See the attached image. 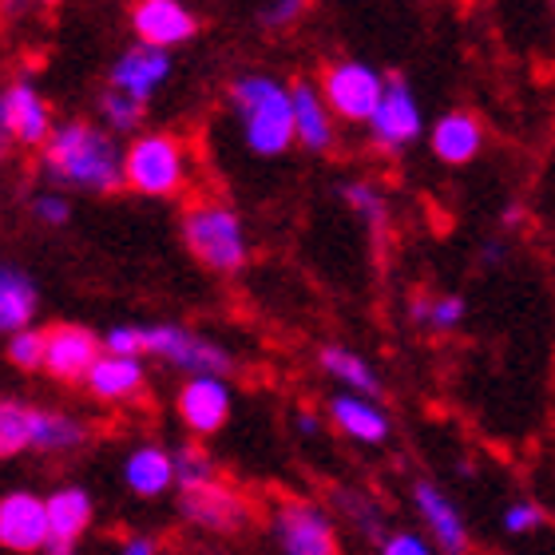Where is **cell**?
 I'll return each mask as SVG.
<instances>
[{"mask_svg": "<svg viewBox=\"0 0 555 555\" xmlns=\"http://www.w3.org/2000/svg\"><path fill=\"white\" fill-rule=\"evenodd\" d=\"M124 151L107 128H95L88 119L56 124L52 139L44 143V175L60 186L92 191V195H112L124 186Z\"/></svg>", "mask_w": 555, "mask_h": 555, "instance_id": "cell-1", "label": "cell"}, {"mask_svg": "<svg viewBox=\"0 0 555 555\" xmlns=\"http://www.w3.org/2000/svg\"><path fill=\"white\" fill-rule=\"evenodd\" d=\"M227 104H231L243 143L258 159H278L294 147L298 128H294V95L289 83L274 80L267 72H246L234 76L227 88Z\"/></svg>", "mask_w": 555, "mask_h": 555, "instance_id": "cell-2", "label": "cell"}, {"mask_svg": "<svg viewBox=\"0 0 555 555\" xmlns=\"http://www.w3.org/2000/svg\"><path fill=\"white\" fill-rule=\"evenodd\" d=\"M183 246L210 274H234L250 258L243 215L227 203H195L183 210Z\"/></svg>", "mask_w": 555, "mask_h": 555, "instance_id": "cell-3", "label": "cell"}, {"mask_svg": "<svg viewBox=\"0 0 555 555\" xmlns=\"http://www.w3.org/2000/svg\"><path fill=\"white\" fill-rule=\"evenodd\" d=\"M186 143L167 131H143L124 151V186L147 198H171L186 186Z\"/></svg>", "mask_w": 555, "mask_h": 555, "instance_id": "cell-4", "label": "cell"}, {"mask_svg": "<svg viewBox=\"0 0 555 555\" xmlns=\"http://www.w3.org/2000/svg\"><path fill=\"white\" fill-rule=\"evenodd\" d=\"M139 358H159L186 377H227L234 370L231 349L186 325H139Z\"/></svg>", "mask_w": 555, "mask_h": 555, "instance_id": "cell-5", "label": "cell"}, {"mask_svg": "<svg viewBox=\"0 0 555 555\" xmlns=\"http://www.w3.org/2000/svg\"><path fill=\"white\" fill-rule=\"evenodd\" d=\"M385 83H389V76H382L365 60H334L318 72V88H322L325 104L346 124H370L377 104H382Z\"/></svg>", "mask_w": 555, "mask_h": 555, "instance_id": "cell-6", "label": "cell"}, {"mask_svg": "<svg viewBox=\"0 0 555 555\" xmlns=\"http://www.w3.org/2000/svg\"><path fill=\"white\" fill-rule=\"evenodd\" d=\"M270 528L282 555H337L334 520L313 500H282L270 516Z\"/></svg>", "mask_w": 555, "mask_h": 555, "instance_id": "cell-7", "label": "cell"}, {"mask_svg": "<svg viewBox=\"0 0 555 555\" xmlns=\"http://www.w3.org/2000/svg\"><path fill=\"white\" fill-rule=\"evenodd\" d=\"M365 128H370L373 147H382L385 155H397V151L413 147L416 139H421L425 116H421V104H416L405 76H389L382 104H377V112H373V119Z\"/></svg>", "mask_w": 555, "mask_h": 555, "instance_id": "cell-8", "label": "cell"}, {"mask_svg": "<svg viewBox=\"0 0 555 555\" xmlns=\"http://www.w3.org/2000/svg\"><path fill=\"white\" fill-rule=\"evenodd\" d=\"M0 131H4V143H21V147H44L56 124H52V107L40 92H36L33 80H16L4 88L0 95Z\"/></svg>", "mask_w": 555, "mask_h": 555, "instance_id": "cell-9", "label": "cell"}, {"mask_svg": "<svg viewBox=\"0 0 555 555\" xmlns=\"http://www.w3.org/2000/svg\"><path fill=\"white\" fill-rule=\"evenodd\" d=\"M0 547L12 555H36L52 547L44 496L24 492V488L0 496Z\"/></svg>", "mask_w": 555, "mask_h": 555, "instance_id": "cell-10", "label": "cell"}, {"mask_svg": "<svg viewBox=\"0 0 555 555\" xmlns=\"http://www.w3.org/2000/svg\"><path fill=\"white\" fill-rule=\"evenodd\" d=\"M104 358V337H95L88 325H48V358L44 373L60 385H83L95 361Z\"/></svg>", "mask_w": 555, "mask_h": 555, "instance_id": "cell-11", "label": "cell"}, {"mask_svg": "<svg viewBox=\"0 0 555 555\" xmlns=\"http://www.w3.org/2000/svg\"><path fill=\"white\" fill-rule=\"evenodd\" d=\"M128 21L139 44L163 48V52L191 44L198 36V16L186 9L183 0H135Z\"/></svg>", "mask_w": 555, "mask_h": 555, "instance_id": "cell-12", "label": "cell"}, {"mask_svg": "<svg viewBox=\"0 0 555 555\" xmlns=\"http://www.w3.org/2000/svg\"><path fill=\"white\" fill-rule=\"evenodd\" d=\"M231 385L222 377H186L175 393V413L191 437L207 440L231 421Z\"/></svg>", "mask_w": 555, "mask_h": 555, "instance_id": "cell-13", "label": "cell"}, {"mask_svg": "<svg viewBox=\"0 0 555 555\" xmlns=\"http://www.w3.org/2000/svg\"><path fill=\"white\" fill-rule=\"evenodd\" d=\"M179 516L186 524H195L203 532H215V535H231L238 528H246L250 520V504H246L231 485H203V488H191V492H179Z\"/></svg>", "mask_w": 555, "mask_h": 555, "instance_id": "cell-14", "label": "cell"}, {"mask_svg": "<svg viewBox=\"0 0 555 555\" xmlns=\"http://www.w3.org/2000/svg\"><path fill=\"white\" fill-rule=\"evenodd\" d=\"M413 508L440 555H468V524H464L461 508L433 480L413 485Z\"/></svg>", "mask_w": 555, "mask_h": 555, "instance_id": "cell-15", "label": "cell"}, {"mask_svg": "<svg viewBox=\"0 0 555 555\" xmlns=\"http://www.w3.org/2000/svg\"><path fill=\"white\" fill-rule=\"evenodd\" d=\"M428 147L444 167H464L485 147V124L473 112H444L428 128Z\"/></svg>", "mask_w": 555, "mask_h": 555, "instance_id": "cell-16", "label": "cell"}, {"mask_svg": "<svg viewBox=\"0 0 555 555\" xmlns=\"http://www.w3.org/2000/svg\"><path fill=\"white\" fill-rule=\"evenodd\" d=\"M289 95H294V128H298V143L310 155H325L334 147V112L325 104L322 88L313 80H294L289 83Z\"/></svg>", "mask_w": 555, "mask_h": 555, "instance_id": "cell-17", "label": "cell"}, {"mask_svg": "<svg viewBox=\"0 0 555 555\" xmlns=\"http://www.w3.org/2000/svg\"><path fill=\"white\" fill-rule=\"evenodd\" d=\"M167 76H171V52L147 48L135 40L128 52H119L116 68H112V88H119V92H128L147 104Z\"/></svg>", "mask_w": 555, "mask_h": 555, "instance_id": "cell-18", "label": "cell"}, {"mask_svg": "<svg viewBox=\"0 0 555 555\" xmlns=\"http://www.w3.org/2000/svg\"><path fill=\"white\" fill-rule=\"evenodd\" d=\"M330 421L341 437L358 440V444H385L389 440V416H385L382 401L361 393H334L330 397Z\"/></svg>", "mask_w": 555, "mask_h": 555, "instance_id": "cell-19", "label": "cell"}, {"mask_svg": "<svg viewBox=\"0 0 555 555\" xmlns=\"http://www.w3.org/2000/svg\"><path fill=\"white\" fill-rule=\"evenodd\" d=\"M143 385H147L143 361L128 358V353H107L104 349V358L95 361V370L88 373L83 389L95 401H104V405H124V401H135L143 393Z\"/></svg>", "mask_w": 555, "mask_h": 555, "instance_id": "cell-20", "label": "cell"}, {"mask_svg": "<svg viewBox=\"0 0 555 555\" xmlns=\"http://www.w3.org/2000/svg\"><path fill=\"white\" fill-rule=\"evenodd\" d=\"M48 504V528H52V547H76L88 535L95 520V504L88 488L64 485L44 496Z\"/></svg>", "mask_w": 555, "mask_h": 555, "instance_id": "cell-21", "label": "cell"}, {"mask_svg": "<svg viewBox=\"0 0 555 555\" xmlns=\"http://www.w3.org/2000/svg\"><path fill=\"white\" fill-rule=\"evenodd\" d=\"M124 485L139 500H159L175 488V452L163 444H139L124 456Z\"/></svg>", "mask_w": 555, "mask_h": 555, "instance_id": "cell-22", "label": "cell"}, {"mask_svg": "<svg viewBox=\"0 0 555 555\" xmlns=\"http://www.w3.org/2000/svg\"><path fill=\"white\" fill-rule=\"evenodd\" d=\"M88 440V425L80 416L56 409H28V452H76Z\"/></svg>", "mask_w": 555, "mask_h": 555, "instance_id": "cell-23", "label": "cell"}, {"mask_svg": "<svg viewBox=\"0 0 555 555\" xmlns=\"http://www.w3.org/2000/svg\"><path fill=\"white\" fill-rule=\"evenodd\" d=\"M318 365H322L325 377H334L346 393H361V397H373V401H382L385 385L382 377H377V370H373L370 361L361 358V353H353V349L346 346H322L318 349Z\"/></svg>", "mask_w": 555, "mask_h": 555, "instance_id": "cell-24", "label": "cell"}, {"mask_svg": "<svg viewBox=\"0 0 555 555\" xmlns=\"http://www.w3.org/2000/svg\"><path fill=\"white\" fill-rule=\"evenodd\" d=\"M36 306H40V294H36L33 278L24 274L21 267L0 270V330L4 334L28 330L36 318Z\"/></svg>", "mask_w": 555, "mask_h": 555, "instance_id": "cell-25", "label": "cell"}, {"mask_svg": "<svg viewBox=\"0 0 555 555\" xmlns=\"http://www.w3.org/2000/svg\"><path fill=\"white\" fill-rule=\"evenodd\" d=\"M175 452V488L179 492H191V488L215 485L219 480V468H215V456H210L198 440H186Z\"/></svg>", "mask_w": 555, "mask_h": 555, "instance_id": "cell-26", "label": "cell"}, {"mask_svg": "<svg viewBox=\"0 0 555 555\" xmlns=\"http://www.w3.org/2000/svg\"><path fill=\"white\" fill-rule=\"evenodd\" d=\"M341 198H346V207L358 219H365V227L373 234H382L389 227V203H385L377 183H370V179H349V183H341Z\"/></svg>", "mask_w": 555, "mask_h": 555, "instance_id": "cell-27", "label": "cell"}, {"mask_svg": "<svg viewBox=\"0 0 555 555\" xmlns=\"http://www.w3.org/2000/svg\"><path fill=\"white\" fill-rule=\"evenodd\" d=\"M337 508L346 512L349 520H353V528H358L365 540H373L377 547L385 544V535H389L385 532V516L365 492H349V488H341V492H337Z\"/></svg>", "mask_w": 555, "mask_h": 555, "instance_id": "cell-28", "label": "cell"}, {"mask_svg": "<svg viewBox=\"0 0 555 555\" xmlns=\"http://www.w3.org/2000/svg\"><path fill=\"white\" fill-rule=\"evenodd\" d=\"M4 358H9L12 370L21 373H36L44 370V358H48V330H21V334H9V346H4Z\"/></svg>", "mask_w": 555, "mask_h": 555, "instance_id": "cell-29", "label": "cell"}, {"mask_svg": "<svg viewBox=\"0 0 555 555\" xmlns=\"http://www.w3.org/2000/svg\"><path fill=\"white\" fill-rule=\"evenodd\" d=\"M28 409L33 405L12 401V397L0 401V456H4V461L28 452Z\"/></svg>", "mask_w": 555, "mask_h": 555, "instance_id": "cell-30", "label": "cell"}, {"mask_svg": "<svg viewBox=\"0 0 555 555\" xmlns=\"http://www.w3.org/2000/svg\"><path fill=\"white\" fill-rule=\"evenodd\" d=\"M100 119L107 124V131H135L143 124V100L119 92V88H107L100 95Z\"/></svg>", "mask_w": 555, "mask_h": 555, "instance_id": "cell-31", "label": "cell"}, {"mask_svg": "<svg viewBox=\"0 0 555 555\" xmlns=\"http://www.w3.org/2000/svg\"><path fill=\"white\" fill-rule=\"evenodd\" d=\"M504 532L508 535H532V532H540L547 524V516H544V508L540 504H532V500H516V504H508L504 508Z\"/></svg>", "mask_w": 555, "mask_h": 555, "instance_id": "cell-32", "label": "cell"}, {"mask_svg": "<svg viewBox=\"0 0 555 555\" xmlns=\"http://www.w3.org/2000/svg\"><path fill=\"white\" fill-rule=\"evenodd\" d=\"M464 313H468V306H464L461 294L433 298V306H428V330H437V334H452V330L464 322Z\"/></svg>", "mask_w": 555, "mask_h": 555, "instance_id": "cell-33", "label": "cell"}, {"mask_svg": "<svg viewBox=\"0 0 555 555\" xmlns=\"http://www.w3.org/2000/svg\"><path fill=\"white\" fill-rule=\"evenodd\" d=\"M33 215L40 222H48V227H64V222L72 219V203H68V195H60V191H40V195L33 198Z\"/></svg>", "mask_w": 555, "mask_h": 555, "instance_id": "cell-34", "label": "cell"}, {"mask_svg": "<svg viewBox=\"0 0 555 555\" xmlns=\"http://www.w3.org/2000/svg\"><path fill=\"white\" fill-rule=\"evenodd\" d=\"M382 555H440L433 540L416 532H389L382 544Z\"/></svg>", "mask_w": 555, "mask_h": 555, "instance_id": "cell-35", "label": "cell"}, {"mask_svg": "<svg viewBox=\"0 0 555 555\" xmlns=\"http://www.w3.org/2000/svg\"><path fill=\"white\" fill-rule=\"evenodd\" d=\"M310 9V0H270L267 12H262V21L270 28H289V24L301 21V12Z\"/></svg>", "mask_w": 555, "mask_h": 555, "instance_id": "cell-36", "label": "cell"}, {"mask_svg": "<svg viewBox=\"0 0 555 555\" xmlns=\"http://www.w3.org/2000/svg\"><path fill=\"white\" fill-rule=\"evenodd\" d=\"M116 555H159V544H155L151 535H128Z\"/></svg>", "mask_w": 555, "mask_h": 555, "instance_id": "cell-37", "label": "cell"}, {"mask_svg": "<svg viewBox=\"0 0 555 555\" xmlns=\"http://www.w3.org/2000/svg\"><path fill=\"white\" fill-rule=\"evenodd\" d=\"M318 428H322V421H318L310 409H301V413H298V433H301V437H318Z\"/></svg>", "mask_w": 555, "mask_h": 555, "instance_id": "cell-38", "label": "cell"}, {"mask_svg": "<svg viewBox=\"0 0 555 555\" xmlns=\"http://www.w3.org/2000/svg\"><path fill=\"white\" fill-rule=\"evenodd\" d=\"M520 222V207H508L504 210V227H516Z\"/></svg>", "mask_w": 555, "mask_h": 555, "instance_id": "cell-39", "label": "cell"}, {"mask_svg": "<svg viewBox=\"0 0 555 555\" xmlns=\"http://www.w3.org/2000/svg\"><path fill=\"white\" fill-rule=\"evenodd\" d=\"M44 555H76V552H72V547H48Z\"/></svg>", "mask_w": 555, "mask_h": 555, "instance_id": "cell-40", "label": "cell"}, {"mask_svg": "<svg viewBox=\"0 0 555 555\" xmlns=\"http://www.w3.org/2000/svg\"><path fill=\"white\" fill-rule=\"evenodd\" d=\"M36 4H44V9H56V4H64V0H36Z\"/></svg>", "mask_w": 555, "mask_h": 555, "instance_id": "cell-41", "label": "cell"}, {"mask_svg": "<svg viewBox=\"0 0 555 555\" xmlns=\"http://www.w3.org/2000/svg\"><path fill=\"white\" fill-rule=\"evenodd\" d=\"M552 9H555V0H552Z\"/></svg>", "mask_w": 555, "mask_h": 555, "instance_id": "cell-42", "label": "cell"}]
</instances>
